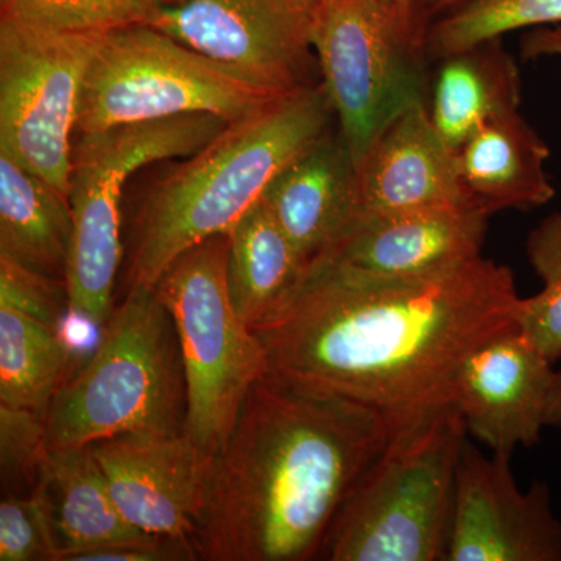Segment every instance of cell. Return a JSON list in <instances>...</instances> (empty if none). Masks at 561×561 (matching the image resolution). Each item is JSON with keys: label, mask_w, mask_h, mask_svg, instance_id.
Instances as JSON below:
<instances>
[{"label": "cell", "mask_w": 561, "mask_h": 561, "mask_svg": "<svg viewBox=\"0 0 561 561\" xmlns=\"http://www.w3.org/2000/svg\"><path fill=\"white\" fill-rule=\"evenodd\" d=\"M283 95L254 87L151 25L105 33L81 91L79 133L214 114L236 122Z\"/></svg>", "instance_id": "8"}, {"label": "cell", "mask_w": 561, "mask_h": 561, "mask_svg": "<svg viewBox=\"0 0 561 561\" xmlns=\"http://www.w3.org/2000/svg\"><path fill=\"white\" fill-rule=\"evenodd\" d=\"M228 124L214 114H187L79 133L69 190L73 232L66 287L70 316L102 330L116 308L114 287L124 256L121 201L133 173L151 162L191 157Z\"/></svg>", "instance_id": "6"}, {"label": "cell", "mask_w": 561, "mask_h": 561, "mask_svg": "<svg viewBox=\"0 0 561 561\" xmlns=\"http://www.w3.org/2000/svg\"><path fill=\"white\" fill-rule=\"evenodd\" d=\"M445 561H561L549 486L537 482L523 491L511 457H485L465 442Z\"/></svg>", "instance_id": "12"}, {"label": "cell", "mask_w": 561, "mask_h": 561, "mask_svg": "<svg viewBox=\"0 0 561 561\" xmlns=\"http://www.w3.org/2000/svg\"><path fill=\"white\" fill-rule=\"evenodd\" d=\"M519 49H522L524 60L561 57V24L529 28L523 35Z\"/></svg>", "instance_id": "31"}, {"label": "cell", "mask_w": 561, "mask_h": 561, "mask_svg": "<svg viewBox=\"0 0 561 561\" xmlns=\"http://www.w3.org/2000/svg\"><path fill=\"white\" fill-rule=\"evenodd\" d=\"M227 236L232 308L253 331L300 284L309 262L295 249L264 201L247 210Z\"/></svg>", "instance_id": "22"}, {"label": "cell", "mask_w": 561, "mask_h": 561, "mask_svg": "<svg viewBox=\"0 0 561 561\" xmlns=\"http://www.w3.org/2000/svg\"><path fill=\"white\" fill-rule=\"evenodd\" d=\"M489 217L476 208L362 216L350 234L321 257L368 278L435 275L482 256Z\"/></svg>", "instance_id": "15"}, {"label": "cell", "mask_w": 561, "mask_h": 561, "mask_svg": "<svg viewBox=\"0 0 561 561\" xmlns=\"http://www.w3.org/2000/svg\"><path fill=\"white\" fill-rule=\"evenodd\" d=\"M168 0H9L0 20L39 31L108 33L150 25Z\"/></svg>", "instance_id": "25"}, {"label": "cell", "mask_w": 561, "mask_h": 561, "mask_svg": "<svg viewBox=\"0 0 561 561\" xmlns=\"http://www.w3.org/2000/svg\"><path fill=\"white\" fill-rule=\"evenodd\" d=\"M46 413L0 404V468L3 489L32 493L49 457Z\"/></svg>", "instance_id": "27"}, {"label": "cell", "mask_w": 561, "mask_h": 561, "mask_svg": "<svg viewBox=\"0 0 561 561\" xmlns=\"http://www.w3.org/2000/svg\"><path fill=\"white\" fill-rule=\"evenodd\" d=\"M90 448L117 508L135 529L194 542L216 457L186 432L117 435Z\"/></svg>", "instance_id": "13"}, {"label": "cell", "mask_w": 561, "mask_h": 561, "mask_svg": "<svg viewBox=\"0 0 561 561\" xmlns=\"http://www.w3.org/2000/svg\"><path fill=\"white\" fill-rule=\"evenodd\" d=\"M440 61L430 114L456 153L486 122L519 111L522 72L501 38Z\"/></svg>", "instance_id": "20"}, {"label": "cell", "mask_w": 561, "mask_h": 561, "mask_svg": "<svg viewBox=\"0 0 561 561\" xmlns=\"http://www.w3.org/2000/svg\"><path fill=\"white\" fill-rule=\"evenodd\" d=\"M72 232L69 198L0 153V257L66 283Z\"/></svg>", "instance_id": "21"}, {"label": "cell", "mask_w": 561, "mask_h": 561, "mask_svg": "<svg viewBox=\"0 0 561 561\" xmlns=\"http://www.w3.org/2000/svg\"><path fill=\"white\" fill-rule=\"evenodd\" d=\"M561 24V0H470L430 25L424 54L443 60L505 33Z\"/></svg>", "instance_id": "24"}, {"label": "cell", "mask_w": 561, "mask_h": 561, "mask_svg": "<svg viewBox=\"0 0 561 561\" xmlns=\"http://www.w3.org/2000/svg\"><path fill=\"white\" fill-rule=\"evenodd\" d=\"M0 561H57V546L35 493L0 502Z\"/></svg>", "instance_id": "28"}, {"label": "cell", "mask_w": 561, "mask_h": 561, "mask_svg": "<svg viewBox=\"0 0 561 561\" xmlns=\"http://www.w3.org/2000/svg\"><path fill=\"white\" fill-rule=\"evenodd\" d=\"M228 236L206 239L180 254L158 280L179 335L187 412L184 432L216 457L230 437L243 401L267 357L228 291Z\"/></svg>", "instance_id": "7"}, {"label": "cell", "mask_w": 561, "mask_h": 561, "mask_svg": "<svg viewBox=\"0 0 561 561\" xmlns=\"http://www.w3.org/2000/svg\"><path fill=\"white\" fill-rule=\"evenodd\" d=\"M32 493L49 518L57 561L70 553L144 537L122 516L90 446L50 449Z\"/></svg>", "instance_id": "19"}, {"label": "cell", "mask_w": 561, "mask_h": 561, "mask_svg": "<svg viewBox=\"0 0 561 561\" xmlns=\"http://www.w3.org/2000/svg\"><path fill=\"white\" fill-rule=\"evenodd\" d=\"M381 413L264 375L214 459L194 538L208 561H306L393 437Z\"/></svg>", "instance_id": "2"}, {"label": "cell", "mask_w": 561, "mask_h": 561, "mask_svg": "<svg viewBox=\"0 0 561 561\" xmlns=\"http://www.w3.org/2000/svg\"><path fill=\"white\" fill-rule=\"evenodd\" d=\"M548 144L519 111L486 122L456 151L468 201L483 213L535 209L556 197L546 162Z\"/></svg>", "instance_id": "18"}, {"label": "cell", "mask_w": 561, "mask_h": 561, "mask_svg": "<svg viewBox=\"0 0 561 561\" xmlns=\"http://www.w3.org/2000/svg\"><path fill=\"white\" fill-rule=\"evenodd\" d=\"M319 0H168L151 27L273 95L313 84Z\"/></svg>", "instance_id": "11"}, {"label": "cell", "mask_w": 561, "mask_h": 561, "mask_svg": "<svg viewBox=\"0 0 561 561\" xmlns=\"http://www.w3.org/2000/svg\"><path fill=\"white\" fill-rule=\"evenodd\" d=\"M357 179L364 216L476 208L461 187L456 153L424 101L402 110L378 133L357 162Z\"/></svg>", "instance_id": "16"}, {"label": "cell", "mask_w": 561, "mask_h": 561, "mask_svg": "<svg viewBox=\"0 0 561 561\" xmlns=\"http://www.w3.org/2000/svg\"><path fill=\"white\" fill-rule=\"evenodd\" d=\"M511 268L483 256L419 278H368L319 257L253 332L280 381L381 413L393 432L453 405L479 346L518 330Z\"/></svg>", "instance_id": "1"}, {"label": "cell", "mask_w": 561, "mask_h": 561, "mask_svg": "<svg viewBox=\"0 0 561 561\" xmlns=\"http://www.w3.org/2000/svg\"><path fill=\"white\" fill-rule=\"evenodd\" d=\"M467 2H470V0H426L427 16H430L431 24Z\"/></svg>", "instance_id": "33"}, {"label": "cell", "mask_w": 561, "mask_h": 561, "mask_svg": "<svg viewBox=\"0 0 561 561\" xmlns=\"http://www.w3.org/2000/svg\"><path fill=\"white\" fill-rule=\"evenodd\" d=\"M467 427L454 405L394 432L335 516L331 561H445Z\"/></svg>", "instance_id": "5"}, {"label": "cell", "mask_w": 561, "mask_h": 561, "mask_svg": "<svg viewBox=\"0 0 561 561\" xmlns=\"http://www.w3.org/2000/svg\"><path fill=\"white\" fill-rule=\"evenodd\" d=\"M527 256L542 289L523 298L518 330L553 364L561 359V210L530 231Z\"/></svg>", "instance_id": "26"}, {"label": "cell", "mask_w": 561, "mask_h": 561, "mask_svg": "<svg viewBox=\"0 0 561 561\" xmlns=\"http://www.w3.org/2000/svg\"><path fill=\"white\" fill-rule=\"evenodd\" d=\"M103 35L0 20V153L68 198L81 91Z\"/></svg>", "instance_id": "9"}, {"label": "cell", "mask_w": 561, "mask_h": 561, "mask_svg": "<svg viewBox=\"0 0 561 561\" xmlns=\"http://www.w3.org/2000/svg\"><path fill=\"white\" fill-rule=\"evenodd\" d=\"M552 362L519 330L479 346L461 364L453 405L468 434L496 456L537 445L546 426Z\"/></svg>", "instance_id": "14"}, {"label": "cell", "mask_w": 561, "mask_h": 561, "mask_svg": "<svg viewBox=\"0 0 561 561\" xmlns=\"http://www.w3.org/2000/svg\"><path fill=\"white\" fill-rule=\"evenodd\" d=\"M262 201L309 264L334 250L364 216L357 162L341 133L290 162Z\"/></svg>", "instance_id": "17"}, {"label": "cell", "mask_w": 561, "mask_h": 561, "mask_svg": "<svg viewBox=\"0 0 561 561\" xmlns=\"http://www.w3.org/2000/svg\"><path fill=\"white\" fill-rule=\"evenodd\" d=\"M187 398L179 335L157 287L133 286L90 359L47 409L50 449L124 434H181Z\"/></svg>", "instance_id": "4"}, {"label": "cell", "mask_w": 561, "mask_h": 561, "mask_svg": "<svg viewBox=\"0 0 561 561\" xmlns=\"http://www.w3.org/2000/svg\"><path fill=\"white\" fill-rule=\"evenodd\" d=\"M70 362L60 330L0 306V404L47 413L68 382Z\"/></svg>", "instance_id": "23"}, {"label": "cell", "mask_w": 561, "mask_h": 561, "mask_svg": "<svg viewBox=\"0 0 561 561\" xmlns=\"http://www.w3.org/2000/svg\"><path fill=\"white\" fill-rule=\"evenodd\" d=\"M7 2H9V0H0V7L5 5Z\"/></svg>", "instance_id": "34"}, {"label": "cell", "mask_w": 561, "mask_h": 561, "mask_svg": "<svg viewBox=\"0 0 561 561\" xmlns=\"http://www.w3.org/2000/svg\"><path fill=\"white\" fill-rule=\"evenodd\" d=\"M546 426L561 427V371H556L549 393Z\"/></svg>", "instance_id": "32"}, {"label": "cell", "mask_w": 561, "mask_h": 561, "mask_svg": "<svg viewBox=\"0 0 561 561\" xmlns=\"http://www.w3.org/2000/svg\"><path fill=\"white\" fill-rule=\"evenodd\" d=\"M323 83L283 95L227 125L158 181L140 209L128 287H154L180 254L227 234L290 162L331 131Z\"/></svg>", "instance_id": "3"}, {"label": "cell", "mask_w": 561, "mask_h": 561, "mask_svg": "<svg viewBox=\"0 0 561 561\" xmlns=\"http://www.w3.org/2000/svg\"><path fill=\"white\" fill-rule=\"evenodd\" d=\"M398 38L411 49L424 54V39L431 21L426 0H375Z\"/></svg>", "instance_id": "30"}, {"label": "cell", "mask_w": 561, "mask_h": 561, "mask_svg": "<svg viewBox=\"0 0 561 561\" xmlns=\"http://www.w3.org/2000/svg\"><path fill=\"white\" fill-rule=\"evenodd\" d=\"M0 306L61 331L65 313L69 312L68 287L65 280L39 275L0 257Z\"/></svg>", "instance_id": "29"}, {"label": "cell", "mask_w": 561, "mask_h": 561, "mask_svg": "<svg viewBox=\"0 0 561 561\" xmlns=\"http://www.w3.org/2000/svg\"><path fill=\"white\" fill-rule=\"evenodd\" d=\"M312 47L321 83L356 162L402 110L424 101L421 60L375 0H319Z\"/></svg>", "instance_id": "10"}]
</instances>
